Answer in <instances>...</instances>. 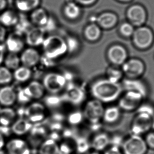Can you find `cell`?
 <instances>
[{
    "label": "cell",
    "mask_w": 154,
    "mask_h": 154,
    "mask_svg": "<svg viewBox=\"0 0 154 154\" xmlns=\"http://www.w3.org/2000/svg\"><path fill=\"white\" fill-rule=\"evenodd\" d=\"M125 139L122 135L115 134L110 137V146L122 148V144Z\"/></svg>",
    "instance_id": "39"
},
{
    "label": "cell",
    "mask_w": 154,
    "mask_h": 154,
    "mask_svg": "<svg viewBox=\"0 0 154 154\" xmlns=\"http://www.w3.org/2000/svg\"><path fill=\"white\" fill-rule=\"evenodd\" d=\"M134 31L133 26L128 23H124L120 26V31L124 36L128 37L133 35Z\"/></svg>",
    "instance_id": "38"
},
{
    "label": "cell",
    "mask_w": 154,
    "mask_h": 154,
    "mask_svg": "<svg viewBox=\"0 0 154 154\" xmlns=\"http://www.w3.org/2000/svg\"><path fill=\"white\" fill-rule=\"evenodd\" d=\"M100 154V152H95V151H94V152H89L88 154Z\"/></svg>",
    "instance_id": "49"
},
{
    "label": "cell",
    "mask_w": 154,
    "mask_h": 154,
    "mask_svg": "<svg viewBox=\"0 0 154 154\" xmlns=\"http://www.w3.org/2000/svg\"><path fill=\"white\" fill-rule=\"evenodd\" d=\"M104 109V104L96 99H92L88 101L85 106L84 117L91 124L102 122Z\"/></svg>",
    "instance_id": "5"
},
{
    "label": "cell",
    "mask_w": 154,
    "mask_h": 154,
    "mask_svg": "<svg viewBox=\"0 0 154 154\" xmlns=\"http://www.w3.org/2000/svg\"><path fill=\"white\" fill-rule=\"evenodd\" d=\"M45 31L41 27H32L26 34V42L31 47L42 45L45 38Z\"/></svg>",
    "instance_id": "13"
},
{
    "label": "cell",
    "mask_w": 154,
    "mask_h": 154,
    "mask_svg": "<svg viewBox=\"0 0 154 154\" xmlns=\"http://www.w3.org/2000/svg\"><path fill=\"white\" fill-rule=\"evenodd\" d=\"M66 78L59 73L50 72L43 78V84L45 90L51 94H57L66 85Z\"/></svg>",
    "instance_id": "6"
},
{
    "label": "cell",
    "mask_w": 154,
    "mask_h": 154,
    "mask_svg": "<svg viewBox=\"0 0 154 154\" xmlns=\"http://www.w3.org/2000/svg\"><path fill=\"white\" fill-rule=\"evenodd\" d=\"M5 66L10 70H15L16 69L20 66L21 60L17 54L9 52L8 54L5 56L4 59Z\"/></svg>",
    "instance_id": "31"
},
{
    "label": "cell",
    "mask_w": 154,
    "mask_h": 154,
    "mask_svg": "<svg viewBox=\"0 0 154 154\" xmlns=\"http://www.w3.org/2000/svg\"><path fill=\"white\" fill-rule=\"evenodd\" d=\"M84 34L88 40L90 41H96L100 36V29L96 24H90L86 27Z\"/></svg>",
    "instance_id": "32"
},
{
    "label": "cell",
    "mask_w": 154,
    "mask_h": 154,
    "mask_svg": "<svg viewBox=\"0 0 154 154\" xmlns=\"http://www.w3.org/2000/svg\"><path fill=\"white\" fill-rule=\"evenodd\" d=\"M152 129L154 131V117L152 119Z\"/></svg>",
    "instance_id": "48"
},
{
    "label": "cell",
    "mask_w": 154,
    "mask_h": 154,
    "mask_svg": "<svg viewBox=\"0 0 154 154\" xmlns=\"http://www.w3.org/2000/svg\"><path fill=\"white\" fill-rule=\"evenodd\" d=\"M145 135L144 139L148 148L154 150V131H149Z\"/></svg>",
    "instance_id": "41"
},
{
    "label": "cell",
    "mask_w": 154,
    "mask_h": 154,
    "mask_svg": "<svg viewBox=\"0 0 154 154\" xmlns=\"http://www.w3.org/2000/svg\"><path fill=\"white\" fill-rule=\"evenodd\" d=\"M121 149L123 154H146L148 148L141 136L131 134L125 139Z\"/></svg>",
    "instance_id": "3"
},
{
    "label": "cell",
    "mask_w": 154,
    "mask_h": 154,
    "mask_svg": "<svg viewBox=\"0 0 154 154\" xmlns=\"http://www.w3.org/2000/svg\"><path fill=\"white\" fill-rule=\"evenodd\" d=\"M0 154H7L5 152H3L2 150H0Z\"/></svg>",
    "instance_id": "50"
},
{
    "label": "cell",
    "mask_w": 154,
    "mask_h": 154,
    "mask_svg": "<svg viewBox=\"0 0 154 154\" xmlns=\"http://www.w3.org/2000/svg\"><path fill=\"white\" fill-rule=\"evenodd\" d=\"M16 117L15 111L9 107L0 110V124L9 126L12 123Z\"/></svg>",
    "instance_id": "29"
},
{
    "label": "cell",
    "mask_w": 154,
    "mask_h": 154,
    "mask_svg": "<svg viewBox=\"0 0 154 154\" xmlns=\"http://www.w3.org/2000/svg\"><path fill=\"white\" fill-rule=\"evenodd\" d=\"M68 51L73 52L75 51L79 47V42L73 37H69L66 40Z\"/></svg>",
    "instance_id": "40"
},
{
    "label": "cell",
    "mask_w": 154,
    "mask_h": 154,
    "mask_svg": "<svg viewBox=\"0 0 154 154\" xmlns=\"http://www.w3.org/2000/svg\"><path fill=\"white\" fill-rule=\"evenodd\" d=\"M19 17L12 10H5L0 14V23L5 27L15 26L19 21Z\"/></svg>",
    "instance_id": "24"
},
{
    "label": "cell",
    "mask_w": 154,
    "mask_h": 154,
    "mask_svg": "<svg viewBox=\"0 0 154 154\" xmlns=\"http://www.w3.org/2000/svg\"><path fill=\"white\" fill-rule=\"evenodd\" d=\"M49 18L45 9L37 8L32 11L30 15V21L36 26L43 27L47 23Z\"/></svg>",
    "instance_id": "23"
},
{
    "label": "cell",
    "mask_w": 154,
    "mask_h": 154,
    "mask_svg": "<svg viewBox=\"0 0 154 154\" xmlns=\"http://www.w3.org/2000/svg\"><path fill=\"white\" fill-rule=\"evenodd\" d=\"M5 41V48L10 53L17 54L22 51L24 47V42L21 36L15 33L10 35Z\"/></svg>",
    "instance_id": "22"
},
{
    "label": "cell",
    "mask_w": 154,
    "mask_h": 154,
    "mask_svg": "<svg viewBox=\"0 0 154 154\" xmlns=\"http://www.w3.org/2000/svg\"><path fill=\"white\" fill-rule=\"evenodd\" d=\"M42 45L45 57L50 60L60 58L68 52L66 40L57 35L45 38Z\"/></svg>",
    "instance_id": "2"
},
{
    "label": "cell",
    "mask_w": 154,
    "mask_h": 154,
    "mask_svg": "<svg viewBox=\"0 0 154 154\" xmlns=\"http://www.w3.org/2000/svg\"><path fill=\"white\" fill-rule=\"evenodd\" d=\"M64 98L72 105H79L85 100L86 92L79 86L72 85L67 88Z\"/></svg>",
    "instance_id": "12"
},
{
    "label": "cell",
    "mask_w": 154,
    "mask_h": 154,
    "mask_svg": "<svg viewBox=\"0 0 154 154\" xmlns=\"http://www.w3.org/2000/svg\"><path fill=\"white\" fill-rule=\"evenodd\" d=\"M108 56L109 60L115 65H122L124 63L127 57V53L124 48L120 45L112 46L108 51Z\"/></svg>",
    "instance_id": "18"
},
{
    "label": "cell",
    "mask_w": 154,
    "mask_h": 154,
    "mask_svg": "<svg viewBox=\"0 0 154 154\" xmlns=\"http://www.w3.org/2000/svg\"><path fill=\"white\" fill-rule=\"evenodd\" d=\"M133 36L135 45L141 49L149 47L154 40V35L152 30L146 26L139 27L134 31Z\"/></svg>",
    "instance_id": "8"
},
{
    "label": "cell",
    "mask_w": 154,
    "mask_h": 154,
    "mask_svg": "<svg viewBox=\"0 0 154 154\" xmlns=\"http://www.w3.org/2000/svg\"><path fill=\"white\" fill-rule=\"evenodd\" d=\"M106 78L115 83H120L124 73L122 71L114 68H109L107 71Z\"/></svg>",
    "instance_id": "36"
},
{
    "label": "cell",
    "mask_w": 154,
    "mask_h": 154,
    "mask_svg": "<svg viewBox=\"0 0 154 154\" xmlns=\"http://www.w3.org/2000/svg\"><path fill=\"white\" fill-rule=\"evenodd\" d=\"M77 2L79 3L80 5H91L96 1V0H75Z\"/></svg>",
    "instance_id": "45"
},
{
    "label": "cell",
    "mask_w": 154,
    "mask_h": 154,
    "mask_svg": "<svg viewBox=\"0 0 154 154\" xmlns=\"http://www.w3.org/2000/svg\"><path fill=\"white\" fill-rule=\"evenodd\" d=\"M122 71L127 78H139L144 73L145 66L140 60L133 59L122 64Z\"/></svg>",
    "instance_id": "10"
},
{
    "label": "cell",
    "mask_w": 154,
    "mask_h": 154,
    "mask_svg": "<svg viewBox=\"0 0 154 154\" xmlns=\"http://www.w3.org/2000/svg\"><path fill=\"white\" fill-rule=\"evenodd\" d=\"M31 24L32 23L30 20L26 19V17L21 18V17H19L17 24L14 26L15 34L21 36L23 34H26L28 31L32 28Z\"/></svg>",
    "instance_id": "33"
},
{
    "label": "cell",
    "mask_w": 154,
    "mask_h": 154,
    "mask_svg": "<svg viewBox=\"0 0 154 154\" xmlns=\"http://www.w3.org/2000/svg\"><path fill=\"white\" fill-rule=\"evenodd\" d=\"M45 107L42 103H34L26 108V115L30 122H39L45 117Z\"/></svg>",
    "instance_id": "11"
},
{
    "label": "cell",
    "mask_w": 154,
    "mask_h": 154,
    "mask_svg": "<svg viewBox=\"0 0 154 154\" xmlns=\"http://www.w3.org/2000/svg\"><path fill=\"white\" fill-rule=\"evenodd\" d=\"M120 1H122V2H128L130 1L131 0H119Z\"/></svg>",
    "instance_id": "51"
},
{
    "label": "cell",
    "mask_w": 154,
    "mask_h": 154,
    "mask_svg": "<svg viewBox=\"0 0 154 154\" xmlns=\"http://www.w3.org/2000/svg\"><path fill=\"white\" fill-rule=\"evenodd\" d=\"M45 90L43 84L37 81H33L24 89L23 92L29 99H38L43 96Z\"/></svg>",
    "instance_id": "20"
},
{
    "label": "cell",
    "mask_w": 154,
    "mask_h": 154,
    "mask_svg": "<svg viewBox=\"0 0 154 154\" xmlns=\"http://www.w3.org/2000/svg\"><path fill=\"white\" fill-rule=\"evenodd\" d=\"M8 154H30V149L26 141L21 139H13L6 145Z\"/></svg>",
    "instance_id": "17"
},
{
    "label": "cell",
    "mask_w": 154,
    "mask_h": 154,
    "mask_svg": "<svg viewBox=\"0 0 154 154\" xmlns=\"http://www.w3.org/2000/svg\"><path fill=\"white\" fill-rule=\"evenodd\" d=\"M20 58L22 65L30 68L38 64L41 59L39 52L33 48L24 50Z\"/></svg>",
    "instance_id": "14"
},
{
    "label": "cell",
    "mask_w": 154,
    "mask_h": 154,
    "mask_svg": "<svg viewBox=\"0 0 154 154\" xmlns=\"http://www.w3.org/2000/svg\"><path fill=\"white\" fill-rule=\"evenodd\" d=\"M127 17L134 25L140 26L145 23L146 20V12L143 7L135 5L128 10Z\"/></svg>",
    "instance_id": "15"
},
{
    "label": "cell",
    "mask_w": 154,
    "mask_h": 154,
    "mask_svg": "<svg viewBox=\"0 0 154 154\" xmlns=\"http://www.w3.org/2000/svg\"><path fill=\"white\" fill-rule=\"evenodd\" d=\"M5 47L2 44H0V65L4 61V59L5 57Z\"/></svg>",
    "instance_id": "44"
},
{
    "label": "cell",
    "mask_w": 154,
    "mask_h": 154,
    "mask_svg": "<svg viewBox=\"0 0 154 154\" xmlns=\"http://www.w3.org/2000/svg\"><path fill=\"white\" fill-rule=\"evenodd\" d=\"M41 0H15V6L20 11L27 12L36 9Z\"/></svg>",
    "instance_id": "27"
},
{
    "label": "cell",
    "mask_w": 154,
    "mask_h": 154,
    "mask_svg": "<svg viewBox=\"0 0 154 154\" xmlns=\"http://www.w3.org/2000/svg\"><path fill=\"white\" fill-rule=\"evenodd\" d=\"M31 126V123L27 119L20 118L13 123L12 130L16 135L21 136L28 133Z\"/></svg>",
    "instance_id": "26"
},
{
    "label": "cell",
    "mask_w": 154,
    "mask_h": 154,
    "mask_svg": "<svg viewBox=\"0 0 154 154\" xmlns=\"http://www.w3.org/2000/svg\"><path fill=\"white\" fill-rule=\"evenodd\" d=\"M90 92L93 99L103 104H110L118 101L124 91L120 83L112 82L106 78L94 82Z\"/></svg>",
    "instance_id": "1"
},
{
    "label": "cell",
    "mask_w": 154,
    "mask_h": 154,
    "mask_svg": "<svg viewBox=\"0 0 154 154\" xmlns=\"http://www.w3.org/2000/svg\"><path fill=\"white\" fill-rule=\"evenodd\" d=\"M17 97V92L11 86H5L0 89V104L5 107L13 105Z\"/></svg>",
    "instance_id": "21"
},
{
    "label": "cell",
    "mask_w": 154,
    "mask_h": 154,
    "mask_svg": "<svg viewBox=\"0 0 154 154\" xmlns=\"http://www.w3.org/2000/svg\"><path fill=\"white\" fill-rule=\"evenodd\" d=\"M110 136L105 132H98L90 141L91 148L95 152H103L110 146Z\"/></svg>",
    "instance_id": "16"
},
{
    "label": "cell",
    "mask_w": 154,
    "mask_h": 154,
    "mask_svg": "<svg viewBox=\"0 0 154 154\" xmlns=\"http://www.w3.org/2000/svg\"><path fill=\"white\" fill-rule=\"evenodd\" d=\"M135 111L136 113L143 114L153 118L154 117V105L152 103L144 100Z\"/></svg>",
    "instance_id": "35"
},
{
    "label": "cell",
    "mask_w": 154,
    "mask_h": 154,
    "mask_svg": "<svg viewBox=\"0 0 154 154\" xmlns=\"http://www.w3.org/2000/svg\"><path fill=\"white\" fill-rule=\"evenodd\" d=\"M124 91H133L140 94L146 99L149 94V88L145 82L140 79L127 78L121 84Z\"/></svg>",
    "instance_id": "9"
},
{
    "label": "cell",
    "mask_w": 154,
    "mask_h": 154,
    "mask_svg": "<svg viewBox=\"0 0 154 154\" xmlns=\"http://www.w3.org/2000/svg\"><path fill=\"white\" fill-rule=\"evenodd\" d=\"M152 119L147 116L136 113L131 123V134L141 136L146 134L152 129Z\"/></svg>",
    "instance_id": "7"
},
{
    "label": "cell",
    "mask_w": 154,
    "mask_h": 154,
    "mask_svg": "<svg viewBox=\"0 0 154 154\" xmlns=\"http://www.w3.org/2000/svg\"><path fill=\"white\" fill-rule=\"evenodd\" d=\"M9 1L10 2H11V1H12V0H9Z\"/></svg>",
    "instance_id": "52"
},
{
    "label": "cell",
    "mask_w": 154,
    "mask_h": 154,
    "mask_svg": "<svg viewBox=\"0 0 154 154\" xmlns=\"http://www.w3.org/2000/svg\"><path fill=\"white\" fill-rule=\"evenodd\" d=\"M13 74L6 66H0V85L9 84L13 79Z\"/></svg>",
    "instance_id": "37"
},
{
    "label": "cell",
    "mask_w": 154,
    "mask_h": 154,
    "mask_svg": "<svg viewBox=\"0 0 154 154\" xmlns=\"http://www.w3.org/2000/svg\"><path fill=\"white\" fill-rule=\"evenodd\" d=\"M122 113V111L118 106H109L105 108L102 117V122L107 125L115 124L120 120Z\"/></svg>",
    "instance_id": "19"
},
{
    "label": "cell",
    "mask_w": 154,
    "mask_h": 154,
    "mask_svg": "<svg viewBox=\"0 0 154 154\" xmlns=\"http://www.w3.org/2000/svg\"><path fill=\"white\" fill-rule=\"evenodd\" d=\"M7 38V30L5 27L0 23V43L5 41Z\"/></svg>",
    "instance_id": "43"
},
{
    "label": "cell",
    "mask_w": 154,
    "mask_h": 154,
    "mask_svg": "<svg viewBox=\"0 0 154 154\" xmlns=\"http://www.w3.org/2000/svg\"><path fill=\"white\" fill-rule=\"evenodd\" d=\"M38 152L39 154H59V147L55 140L47 139L41 144Z\"/></svg>",
    "instance_id": "28"
},
{
    "label": "cell",
    "mask_w": 154,
    "mask_h": 154,
    "mask_svg": "<svg viewBox=\"0 0 154 154\" xmlns=\"http://www.w3.org/2000/svg\"><path fill=\"white\" fill-rule=\"evenodd\" d=\"M117 21L116 15L111 12H106L99 15L97 19L99 26L104 29H110L115 25Z\"/></svg>",
    "instance_id": "25"
},
{
    "label": "cell",
    "mask_w": 154,
    "mask_h": 154,
    "mask_svg": "<svg viewBox=\"0 0 154 154\" xmlns=\"http://www.w3.org/2000/svg\"><path fill=\"white\" fill-rule=\"evenodd\" d=\"M145 99L140 94L133 91H124L118 100V106L122 111H135Z\"/></svg>",
    "instance_id": "4"
},
{
    "label": "cell",
    "mask_w": 154,
    "mask_h": 154,
    "mask_svg": "<svg viewBox=\"0 0 154 154\" xmlns=\"http://www.w3.org/2000/svg\"><path fill=\"white\" fill-rule=\"evenodd\" d=\"M5 145V140L4 136L2 134L0 133V150Z\"/></svg>",
    "instance_id": "47"
},
{
    "label": "cell",
    "mask_w": 154,
    "mask_h": 154,
    "mask_svg": "<svg viewBox=\"0 0 154 154\" xmlns=\"http://www.w3.org/2000/svg\"><path fill=\"white\" fill-rule=\"evenodd\" d=\"M8 5V0H0V11L5 10Z\"/></svg>",
    "instance_id": "46"
},
{
    "label": "cell",
    "mask_w": 154,
    "mask_h": 154,
    "mask_svg": "<svg viewBox=\"0 0 154 154\" xmlns=\"http://www.w3.org/2000/svg\"><path fill=\"white\" fill-rule=\"evenodd\" d=\"M80 13V8L75 3L72 2H68L64 7V14L69 19H76L79 17Z\"/></svg>",
    "instance_id": "34"
},
{
    "label": "cell",
    "mask_w": 154,
    "mask_h": 154,
    "mask_svg": "<svg viewBox=\"0 0 154 154\" xmlns=\"http://www.w3.org/2000/svg\"><path fill=\"white\" fill-rule=\"evenodd\" d=\"M103 154H123V153L120 148L109 146L103 152Z\"/></svg>",
    "instance_id": "42"
},
{
    "label": "cell",
    "mask_w": 154,
    "mask_h": 154,
    "mask_svg": "<svg viewBox=\"0 0 154 154\" xmlns=\"http://www.w3.org/2000/svg\"><path fill=\"white\" fill-rule=\"evenodd\" d=\"M14 71L13 78L17 81L20 82H24L28 81L32 75V71L30 68L24 66H20Z\"/></svg>",
    "instance_id": "30"
}]
</instances>
